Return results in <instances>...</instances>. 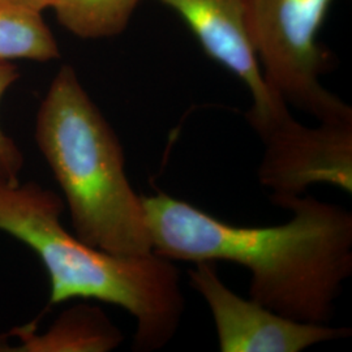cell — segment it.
<instances>
[{"label":"cell","instance_id":"8","mask_svg":"<svg viewBox=\"0 0 352 352\" xmlns=\"http://www.w3.org/2000/svg\"><path fill=\"white\" fill-rule=\"evenodd\" d=\"M37 327L16 329L20 340L17 351L32 352H107L116 349L123 334L100 308L77 305L60 316L43 334Z\"/></svg>","mask_w":352,"mask_h":352},{"label":"cell","instance_id":"3","mask_svg":"<svg viewBox=\"0 0 352 352\" xmlns=\"http://www.w3.org/2000/svg\"><path fill=\"white\" fill-rule=\"evenodd\" d=\"M36 141L63 190L78 239L113 254L153 251L120 140L71 65L58 71L41 103Z\"/></svg>","mask_w":352,"mask_h":352},{"label":"cell","instance_id":"1","mask_svg":"<svg viewBox=\"0 0 352 352\" xmlns=\"http://www.w3.org/2000/svg\"><path fill=\"white\" fill-rule=\"evenodd\" d=\"M153 251L171 261H226L250 273V296L279 315L329 324L352 274V213L314 196L270 199L291 218L231 225L164 192L142 196Z\"/></svg>","mask_w":352,"mask_h":352},{"label":"cell","instance_id":"11","mask_svg":"<svg viewBox=\"0 0 352 352\" xmlns=\"http://www.w3.org/2000/svg\"><path fill=\"white\" fill-rule=\"evenodd\" d=\"M20 72L11 62L0 60V101L6 91L19 80ZM24 164L23 153L10 136L0 128V173L12 180H19V174Z\"/></svg>","mask_w":352,"mask_h":352},{"label":"cell","instance_id":"12","mask_svg":"<svg viewBox=\"0 0 352 352\" xmlns=\"http://www.w3.org/2000/svg\"><path fill=\"white\" fill-rule=\"evenodd\" d=\"M17 1L25 4L33 10H37L39 12H43L45 10L51 8V4H52L54 0H17Z\"/></svg>","mask_w":352,"mask_h":352},{"label":"cell","instance_id":"5","mask_svg":"<svg viewBox=\"0 0 352 352\" xmlns=\"http://www.w3.org/2000/svg\"><path fill=\"white\" fill-rule=\"evenodd\" d=\"M264 142L258 182L270 199L302 196L314 184L352 193V120L304 126L289 113L257 133Z\"/></svg>","mask_w":352,"mask_h":352},{"label":"cell","instance_id":"6","mask_svg":"<svg viewBox=\"0 0 352 352\" xmlns=\"http://www.w3.org/2000/svg\"><path fill=\"white\" fill-rule=\"evenodd\" d=\"M188 277L212 314L219 351L300 352L351 336L350 327L292 320L241 298L219 278L215 263H195Z\"/></svg>","mask_w":352,"mask_h":352},{"label":"cell","instance_id":"9","mask_svg":"<svg viewBox=\"0 0 352 352\" xmlns=\"http://www.w3.org/2000/svg\"><path fill=\"white\" fill-rule=\"evenodd\" d=\"M60 56L42 12L17 0H0V60L50 62Z\"/></svg>","mask_w":352,"mask_h":352},{"label":"cell","instance_id":"2","mask_svg":"<svg viewBox=\"0 0 352 352\" xmlns=\"http://www.w3.org/2000/svg\"><path fill=\"white\" fill-rule=\"evenodd\" d=\"M62 199L36 183L0 173V230L37 253L50 277V304L94 299L136 321L133 347H166L179 330L186 300L174 261L154 251L122 256L90 247L60 222Z\"/></svg>","mask_w":352,"mask_h":352},{"label":"cell","instance_id":"7","mask_svg":"<svg viewBox=\"0 0 352 352\" xmlns=\"http://www.w3.org/2000/svg\"><path fill=\"white\" fill-rule=\"evenodd\" d=\"M158 1L175 11L205 54L250 90L252 106L245 118L256 132L289 113L287 103L267 88L252 46L248 26L252 0Z\"/></svg>","mask_w":352,"mask_h":352},{"label":"cell","instance_id":"10","mask_svg":"<svg viewBox=\"0 0 352 352\" xmlns=\"http://www.w3.org/2000/svg\"><path fill=\"white\" fill-rule=\"evenodd\" d=\"M142 0H54L58 23L76 37L98 39L124 32Z\"/></svg>","mask_w":352,"mask_h":352},{"label":"cell","instance_id":"4","mask_svg":"<svg viewBox=\"0 0 352 352\" xmlns=\"http://www.w3.org/2000/svg\"><path fill=\"white\" fill-rule=\"evenodd\" d=\"M333 0H252L250 36L272 93L318 122L352 120V109L320 77L329 58L318 33Z\"/></svg>","mask_w":352,"mask_h":352}]
</instances>
